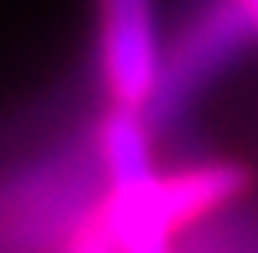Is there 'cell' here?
Listing matches in <instances>:
<instances>
[{
	"instance_id": "5",
	"label": "cell",
	"mask_w": 258,
	"mask_h": 253,
	"mask_svg": "<svg viewBox=\"0 0 258 253\" xmlns=\"http://www.w3.org/2000/svg\"><path fill=\"white\" fill-rule=\"evenodd\" d=\"M235 4H239V8L247 12V19L254 23V31H258V0H235Z\"/></svg>"
},
{
	"instance_id": "3",
	"label": "cell",
	"mask_w": 258,
	"mask_h": 253,
	"mask_svg": "<svg viewBox=\"0 0 258 253\" xmlns=\"http://www.w3.org/2000/svg\"><path fill=\"white\" fill-rule=\"evenodd\" d=\"M152 121L145 110H125L110 106L95 133V155L103 166V185L114 193L121 189H141L156 182V155H152Z\"/></svg>"
},
{
	"instance_id": "2",
	"label": "cell",
	"mask_w": 258,
	"mask_h": 253,
	"mask_svg": "<svg viewBox=\"0 0 258 253\" xmlns=\"http://www.w3.org/2000/svg\"><path fill=\"white\" fill-rule=\"evenodd\" d=\"M99 19V72L110 106L145 110L152 106L163 72L167 38L160 31L156 0H95Z\"/></svg>"
},
{
	"instance_id": "1",
	"label": "cell",
	"mask_w": 258,
	"mask_h": 253,
	"mask_svg": "<svg viewBox=\"0 0 258 253\" xmlns=\"http://www.w3.org/2000/svg\"><path fill=\"white\" fill-rule=\"evenodd\" d=\"M258 46V31L235 0H198L186 12L175 38L163 49L160 87L148 106V121H175L217 76H224L247 49Z\"/></svg>"
},
{
	"instance_id": "4",
	"label": "cell",
	"mask_w": 258,
	"mask_h": 253,
	"mask_svg": "<svg viewBox=\"0 0 258 253\" xmlns=\"http://www.w3.org/2000/svg\"><path fill=\"white\" fill-rule=\"evenodd\" d=\"M61 253H118V249H114V238H110V230H106L103 215L95 212L80 230H76V238L64 245Z\"/></svg>"
}]
</instances>
